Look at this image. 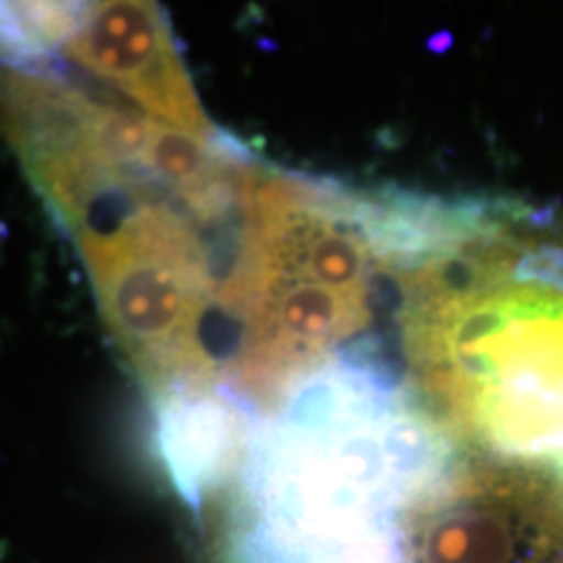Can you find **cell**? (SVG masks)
<instances>
[{
	"label": "cell",
	"mask_w": 563,
	"mask_h": 563,
	"mask_svg": "<svg viewBox=\"0 0 563 563\" xmlns=\"http://www.w3.org/2000/svg\"><path fill=\"white\" fill-rule=\"evenodd\" d=\"M371 201L258 162L222 292L224 386L264 418L371 321Z\"/></svg>",
	"instance_id": "obj_1"
},
{
	"label": "cell",
	"mask_w": 563,
	"mask_h": 563,
	"mask_svg": "<svg viewBox=\"0 0 563 563\" xmlns=\"http://www.w3.org/2000/svg\"><path fill=\"white\" fill-rule=\"evenodd\" d=\"M74 68L89 81L167 129L217 139L188 76L170 19L154 3H76L47 66ZM45 68V66H42Z\"/></svg>",
	"instance_id": "obj_2"
},
{
	"label": "cell",
	"mask_w": 563,
	"mask_h": 563,
	"mask_svg": "<svg viewBox=\"0 0 563 563\" xmlns=\"http://www.w3.org/2000/svg\"><path fill=\"white\" fill-rule=\"evenodd\" d=\"M545 485L498 467H467L439 481L415 504L410 551L415 563H540L543 532L563 525Z\"/></svg>",
	"instance_id": "obj_3"
}]
</instances>
